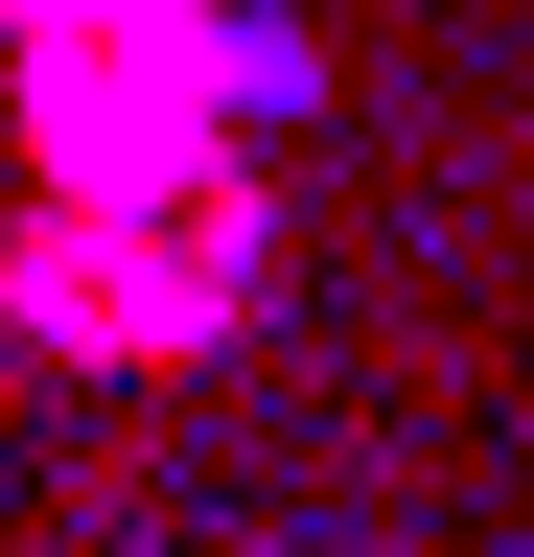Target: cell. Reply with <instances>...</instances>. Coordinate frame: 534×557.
<instances>
[{
	"label": "cell",
	"instance_id": "6da1fadb",
	"mask_svg": "<svg viewBox=\"0 0 534 557\" xmlns=\"http://www.w3.org/2000/svg\"><path fill=\"white\" fill-rule=\"evenodd\" d=\"M0 94H24V186H210L325 70L256 0H0Z\"/></svg>",
	"mask_w": 534,
	"mask_h": 557
},
{
	"label": "cell",
	"instance_id": "7a4b0ae2",
	"mask_svg": "<svg viewBox=\"0 0 534 557\" xmlns=\"http://www.w3.org/2000/svg\"><path fill=\"white\" fill-rule=\"evenodd\" d=\"M280 302V186L210 163V186H24L0 233V348L47 372H210Z\"/></svg>",
	"mask_w": 534,
	"mask_h": 557
}]
</instances>
